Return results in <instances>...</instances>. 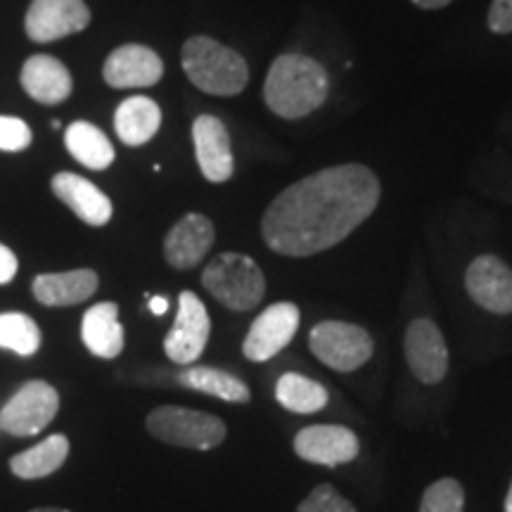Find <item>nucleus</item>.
I'll return each instance as SVG.
<instances>
[{"mask_svg":"<svg viewBox=\"0 0 512 512\" xmlns=\"http://www.w3.org/2000/svg\"><path fill=\"white\" fill-rule=\"evenodd\" d=\"M377 204L380 181L368 166H330L280 192L266 209L261 235L275 254L302 259L347 240Z\"/></svg>","mask_w":512,"mask_h":512,"instance_id":"1","label":"nucleus"},{"mask_svg":"<svg viewBox=\"0 0 512 512\" xmlns=\"http://www.w3.org/2000/svg\"><path fill=\"white\" fill-rule=\"evenodd\" d=\"M330 79L320 62L302 53H285L271 64L264 100L275 117L304 119L328 100Z\"/></svg>","mask_w":512,"mask_h":512,"instance_id":"2","label":"nucleus"},{"mask_svg":"<svg viewBox=\"0 0 512 512\" xmlns=\"http://www.w3.org/2000/svg\"><path fill=\"white\" fill-rule=\"evenodd\" d=\"M183 72L197 88L209 95H240L249 81L245 57L209 36H192L185 41Z\"/></svg>","mask_w":512,"mask_h":512,"instance_id":"3","label":"nucleus"},{"mask_svg":"<svg viewBox=\"0 0 512 512\" xmlns=\"http://www.w3.org/2000/svg\"><path fill=\"white\" fill-rule=\"evenodd\" d=\"M202 285L216 302L233 311H252L266 294V278L254 259L223 252L202 271Z\"/></svg>","mask_w":512,"mask_h":512,"instance_id":"4","label":"nucleus"},{"mask_svg":"<svg viewBox=\"0 0 512 512\" xmlns=\"http://www.w3.org/2000/svg\"><path fill=\"white\" fill-rule=\"evenodd\" d=\"M147 432L164 444L211 451L226 439V425L216 415L181 406H159L147 415Z\"/></svg>","mask_w":512,"mask_h":512,"instance_id":"5","label":"nucleus"},{"mask_svg":"<svg viewBox=\"0 0 512 512\" xmlns=\"http://www.w3.org/2000/svg\"><path fill=\"white\" fill-rule=\"evenodd\" d=\"M309 347L320 363L337 373H354L366 366L375 351L370 332L344 320H323L313 325Z\"/></svg>","mask_w":512,"mask_h":512,"instance_id":"6","label":"nucleus"},{"mask_svg":"<svg viewBox=\"0 0 512 512\" xmlns=\"http://www.w3.org/2000/svg\"><path fill=\"white\" fill-rule=\"evenodd\" d=\"M60 411L57 389L43 380H29L0 411V430L12 437H34L46 430Z\"/></svg>","mask_w":512,"mask_h":512,"instance_id":"7","label":"nucleus"},{"mask_svg":"<svg viewBox=\"0 0 512 512\" xmlns=\"http://www.w3.org/2000/svg\"><path fill=\"white\" fill-rule=\"evenodd\" d=\"M211 320L207 306L195 292H181L178 297V313L174 320V328L164 339V351L171 361L178 366H190L192 361L202 356L204 347L209 342Z\"/></svg>","mask_w":512,"mask_h":512,"instance_id":"8","label":"nucleus"},{"mask_svg":"<svg viewBox=\"0 0 512 512\" xmlns=\"http://www.w3.org/2000/svg\"><path fill=\"white\" fill-rule=\"evenodd\" d=\"M299 328V309L290 302H278L261 313L249 328L242 354L249 361L264 363L278 356L292 342Z\"/></svg>","mask_w":512,"mask_h":512,"instance_id":"9","label":"nucleus"},{"mask_svg":"<svg viewBox=\"0 0 512 512\" xmlns=\"http://www.w3.org/2000/svg\"><path fill=\"white\" fill-rule=\"evenodd\" d=\"M91 24V10L83 0H34L24 19L27 36L36 43H50Z\"/></svg>","mask_w":512,"mask_h":512,"instance_id":"10","label":"nucleus"},{"mask_svg":"<svg viewBox=\"0 0 512 512\" xmlns=\"http://www.w3.org/2000/svg\"><path fill=\"white\" fill-rule=\"evenodd\" d=\"M406 361L422 384H437L448 373V349L444 335L430 318H418L406 330Z\"/></svg>","mask_w":512,"mask_h":512,"instance_id":"11","label":"nucleus"},{"mask_svg":"<svg viewBox=\"0 0 512 512\" xmlns=\"http://www.w3.org/2000/svg\"><path fill=\"white\" fill-rule=\"evenodd\" d=\"M467 294L475 304L491 313H512V271L503 259L482 254L465 273Z\"/></svg>","mask_w":512,"mask_h":512,"instance_id":"12","label":"nucleus"},{"mask_svg":"<svg viewBox=\"0 0 512 512\" xmlns=\"http://www.w3.org/2000/svg\"><path fill=\"white\" fill-rule=\"evenodd\" d=\"M358 451V437L342 425H311L294 437V453L299 458L325 467L351 463Z\"/></svg>","mask_w":512,"mask_h":512,"instance_id":"13","label":"nucleus"},{"mask_svg":"<svg viewBox=\"0 0 512 512\" xmlns=\"http://www.w3.org/2000/svg\"><path fill=\"white\" fill-rule=\"evenodd\" d=\"M192 143H195L197 164L202 176L211 183H226L235 171L230 136L219 117L202 114L192 124Z\"/></svg>","mask_w":512,"mask_h":512,"instance_id":"14","label":"nucleus"},{"mask_svg":"<svg viewBox=\"0 0 512 512\" xmlns=\"http://www.w3.org/2000/svg\"><path fill=\"white\" fill-rule=\"evenodd\" d=\"M164 62L152 48L128 43L107 57L102 76L112 88H150L162 81Z\"/></svg>","mask_w":512,"mask_h":512,"instance_id":"15","label":"nucleus"},{"mask_svg":"<svg viewBox=\"0 0 512 512\" xmlns=\"http://www.w3.org/2000/svg\"><path fill=\"white\" fill-rule=\"evenodd\" d=\"M216 230L207 216L202 214H188L169 230L164 240V256L169 266L178 268V271H188L202 264L204 256L209 254L211 245H214Z\"/></svg>","mask_w":512,"mask_h":512,"instance_id":"16","label":"nucleus"},{"mask_svg":"<svg viewBox=\"0 0 512 512\" xmlns=\"http://www.w3.org/2000/svg\"><path fill=\"white\" fill-rule=\"evenodd\" d=\"M53 192L88 226L100 228L112 219V202L98 185L62 171L53 178Z\"/></svg>","mask_w":512,"mask_h":512,"instance_id":"17","label":"nucleus"},{"mask_svg":"<svg viewBox=\"0 0 512 512\" xmlns=\"http://www.w3.org/2000/svg\"><path fill=\"white\" fill-rule=\"evenodd\" d=\"M22 86L43 105H60L72 93V74L53 55H34L22 67Z\"/></svg>","mask_w":512,"mask_h":512,"instance_id":"18","label":"nucleus"},{"mask_svg":"<svg viewBox=\"0 0 512 512\" xmlns=\"http://www.w3.org/2000/svg\"><path fill=\"white\" fill-rule=\"evenodd\" d=\"M81 339L93 356L112 361L124 351V328L119 323V306L114 302L95 304L83 313Z\"/></svg>","mask_w":512,"mask_h":512,"instance_id":"19","label":"nucleus"},{"mask_svg":"<svg viewBox=\"0 0 512 512\" xmlns=\"http://www.w3.org/2000/svg\"><path fill=\"white\" fill-rule=\"evenodd\" d=\"M98 290V273L76 268L67 273H43L34 280V297L46 306H74L91 299Z\"/></svg>","mask_w":512,"mask_h":512,"instance_id":"20","label":"nucleus"},{"mask_svg":"<svg viewBox=\"0 0 512 512\" xmlns=\"http://www.w3.org/2000/svg\"><path fill=\"white\" fill-rule=\"evenodd\" d=\"M159 124H162V110L155 100L145 98V95H133L124 100L114 114V128H117L119 140L131 147L145 145L147 140L155 138Z\"/></svg>","mask_w":512,"mask_h":512,"instance_id":"21","label":"nucleus"},{"mask_svg":"<svg viewBox=\"0 0 512 512\" xmlns=\"http://www.w3.org/2000/svg\"><path fill=\"white\" fill-rule=\"evenodd\" d=\"M64 145L76 162L93 171H105L114 162V147L110 138L98 126L88 121H74L64 133Z\"/></svg>","mask_w":512,"mask_h":512,"instance_id":"22","label":"nucleus"},{"mask_svg":"<svg viewBox=\"0 0 512 512\" xmlns=\"http://www.w3.org/2000/svg\"><path fill=\"white\" fill-rule=\"evenodd\" d=\"M69 456V441L64 434H53L29 451L17 453L10 460V470L19 479H43L60 470Z\"/></svg>","mask_w":512,"mask_h":512,"instance_id":"23","label":"nucleus"},{"mask_svg":"<svg viewBox=\"0 0 512 512\" xmlns=\"http://www.w3.org/2000/svg\"><path fill=\"white\" fill-rule=\"evenodd\" d=\"M183 387L195 389V392L216 396L221 401L230 403H247L252 399V392L240 377L226 373V370L219 368H207V366H192L185 368L181 375L176 377Z\"/></svg>","mask_w":512,"mask_h":512,"instance_id":"24","label":"nucleus"},{"mask_svg":"<svg viewBox=\"0 0 512 512\" xmlns=\"http://www.w3.org/2000/svg\"><path fill=\"white\" fill-rule=\"evenodd\" d=\"M275 399L283 408L299 415H311L328 406V389L306 375L285 373L275 384Z\"/></svg>","mask_w":512,"mask_h":512,"instance_id":"25","label":"nucleus"},{"mask_svg":"<svg viewBox=\"0 0 512 512\" xmlns=\"http://www.w3.org/2000/svg\"><path fill=\"white\" fill-rule=\"evenodd\" d=\"M0 349L34 356L41 349V330L27 313H0Z\"/></svg>","mask_w":512,"mask_h":512,"instance_id":"26","label":"nucleus"},{"mask_svg":"<svg viewBox=\"0 0 512 512\" xmlns=\"http://www.w3.org/2000/svg\"><path fill=\"white\" fill-rule=\"evenodd\" d=\"M465 491L458 479H439L422 494L420 512H463Z\"/></svg>","mask_w":512,"mask_h":512,"instance_id":"27","label":"nucleus"},{"mask_svg":"<svg viewBox=\"0 0 512 512\" xmlns=\"http://www.w3.org/2000/svg\"><path fill=\"white\" fill-rule=\"evenodd\" d=\"M297 512H356V508L339 494L335 486L320 484L299 503Z\"/></svg>","mask_w":512,"mask_h":512,"instance_id":"28","label":"nucleus"},{"mask_svg":"<svg viewBox=\"0 0 512 512\" xmlns=\"http://www.w3.org/2000/svg\"><path fill=\"white\" fill-rule=\"evenodd\" d=\"M31 145V128L17 117H0V150L19 152Z\"/></svg>","mask_w":512,"mask_h":512,"instance_id":"29","label":"nucleus"},{"mask_svg":"<svg viewBox=\"0 0 512 512\" xmlns=\"http://www.w3.org/2000/svg\"><path fill=\"white\" fill-rule=\"evenodd\" d=\"M489 29L494 34H512V0H494L491 3Z\"/></svg>","mask_w":512,"mask_h":512,"instance_id":"30","label":"nucleus"},{"mask_svg":"<svg viewBox=\"0 0 512 512\" xmlns=\"http://www.w3.org/2000/svg\"><path fill=\"white\" fill-rule=\"evenodd\" d=\"M17 256L12 254V249L0 245V285H8L17 275Z\"/></svg>","mask_w":512,"mask_h":512,"instance_id":"31","label":"nucleus"},{"mask_svg":"<svg viewBox=\"0 0 512 512\" xmlns=\"http://www.w3.org/2000/svg\"><path fill=\"white\" fill-rule=\"evenodd\" d=\"M150 311L155 313V316H164V313L169 311V302H166L164 297H152L150 299Z\"/></svg>","mask_w":512,"mask_h":512,"instance_id":"32","label":"nucleus"},{"mask_svg":"<svg viewBox=\"0 0 512 512\" xmlns=\"http://www.w3.org/2000/svg\"><path fill=\"white\" fill-rule=\"evenodd\" d=\"M413 3L422 10H439V8H446L451 0H413Z\"/></svg>","mask_w":512,"mask_h":512,"instance_id":"33","label":"nucleus"},{"mask_svg":"<svg viewBox=\"0 0 512 512\" xmlns=\"http://www.w3.org/2000/svg\"><path fill=\"white\" fill-rule=\"evenodd\" d=\"M505 512H512V486H510L508 498H505Z\"/></svg>","mask_w":512,"mask_h":512,"instance_id":"34","label":"nucleus"},{"mask_svg":"<svg viewBox=\"0 0 512 512\" xmlns=\"http://www.w3.org/2000/svg\"><path fill=\"white\" fill-rule=\"evenodd\" d=\"M31 512H69V510H62V508H36Z\"/></svg>","mask_w":512,"mask_h":512,"instance_id":"35","label":"nucleus"},{"mask_svg":"<svg viewBox=\"0 0 512 512\" xmlns=\"http://www.w3.org/2000/svg\"><path fill=\"white\" fill-rule=\"evenodd\" d=\"M50 126H53V128H62V121H60V119H53V121H50Z\"/></svg>","mask_w":512,"mask_h":512,"instance_id":"36","label":"nucleus"}]
</instances>
